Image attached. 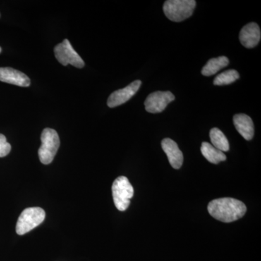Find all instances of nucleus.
Instances as JSON below:
<instances>
[{"label": "nucleus", "instance_id": "f03ea898", "mask_svg": "<svg viewBox=\"0 0 261 261\" xmlns=\"http://www.w3.org/2000/svg\"><path fill=\"white\" fill-rule=\"evenodd\" d=\"M195 7V0H168L163 5V12L171 21L181 22L192 16Z\"/></svg>", "mask_w": 261, "mask_h": 261}, {"label": "nucleus", "instance_id": "1a4fd4ad", "mask_svg": "<svg viewBox=\"0 0 261 261\" xmlns=\"http://www.w3.org/2000/svg\"><path fill=\"white\" fill-rule=\"evenodd\" d=\"M260 38V27L255 23H250L245 25L240 33V42L244 47L248 49L256 47Z\"/></svg>", "mask_w": 261, "mask_h": 261}, {"label": "nucleus", "instance_id": "2eb2a0df", "mask_svg": "<svg viewBox=\"0 0 261 261\" xmlns=\"http://www.w3.org/2000/svg\"><path fill=\"white\" fill-rule=\"evenodd\" d=\"M210 138L212 145L221 152H227L229 150V143L226 136L218 128H214L211 130Z\"/></svg>", "mask_w": 261, "mask_h": 261}, {"label": "nucleus", "instance_id": "9d476101", "mask_svg": "<svg viewBox=\"0 0 261 261\" xmlns=\"http://www.w3.org/2000/svg\"><path fill=\"white\" fill-rule=\"evenodd\" d=\"M0 81L22 87H28L31 85V80L28 75L8 67L0 68Z\"/></svg>", "mask_w": 261, "mask_h": 261}, {"label": "nucleus", "instance_id": "20e7f679", "mask_svg": "<svg viewBox=\"0 0 261 261\" xmlns=\"http://www.w3.org/2000/svg\"><path fill=\"white\" fill-rule=\"evenodd\" d=\"M112 192L116 208L120 211H126L134 196V188L128 178L125 176L117 178L113 184Z\"/></svg>", "mask_w": 261, "mask_h": 261}, {"label": "nucleus", "instance_id": "423d86ee", "mask_svg": "<svg viewBox=\"0 0 261 261\" xmlns=\"http://www.w3.org/2000/svg\"><path fill=\"white\" fill-rule=\"evenodd\" d=\"M54 51L56 59L64 66L70 64L75 68H82L85 65L83 59L73 49L68 39H64L63 42L56 45Z\"/></svg>", "mask_w": 261, "mask_h": 261}, {"label": "nucleus", "instance_id": "0eeeda50", "mask_svg": "<svg viewBox=\"0 0 261 261\" xmlns=\"http://www.w3.org/2000/svg\"><path fill=\"white\" fill-rule=\"evenodd\" d=\"M175 99V96L169 91L161 92L158 91L149 94L145 99L146 111L150 113L163 112L170 102Z\"/></svg>", "mask_w": 261, "mask_h": 261}, {"label": "nucleus", "instance_id": "9b49d317", "mask_svg": "<svg viewBox=\"0 0 261 261\" xmlns=\"http://www.w3.org/2000/svg\"><path fill=\"white\" fill-rule=\"evenodd\" d=\"M161 146L171 166L175 169H179L183 164L184 156L177 144L171 139L166 138L161 142Z\"/></svg>", "mask_w": 261, "mask_h": 261}, {"label": "nucleus", "instance_id": "ddd939ff", "mask_svg": "<svg viewBox=\"0 0 261 261\" xmlns=\"http://www.w3.org/2000/svg\"><path fill=\"white\" fill-rule=\"evenodd\" d=\"M201 152L207 161L214 164H218L226 160V154L224 152L216 149L208 142H202L201 146Z\"/></svg>", "mask_w": 261, "mask_h": 261}, {"label": "nucleus", "instance_id": "f257e3e1", "mask_svg": "<svg viewBox=\"0 0 261 261\" xmlns=\"http://www.w3.org/2000/svg\"><path fill=\"white\" fill-rule=\"evenodd\" d=\"M207 211L214 219L224 223H231L243 218L247 207L241 201L224 197L211 201L207 206Z\"/></svg>", "mask_w": 261, "mask_h": 261}, {"label": "nucleus", "instance_id": "a211bd4d", "mask_svg": "<svg viewBox=\"0 0 261 261\" xmlns=\"http://www.w3.org/2000/svg\"><path fill=\"white\" fill-rule=\"evenodd\" d=\"M1 51H2V48L0 47V53H1Z\"/></svg>", "mask_w": 261, "mask_h": 261}, {"label": "nucleus", "instance_id": "39448f33", "mask_svg": "<svg viewBox=\"0 0 261 261\" xmlns=\"http://www.w3.org/2000/svg\"><path fill=\"white\" fill-rule=\"evenodd\" d=\"M45 211L39 207H28L19 216L16 224V232L23 235L42 224L45 219Z\"/></svg>", "mask_w": 261, "mask_h": 261}, {"label": "nucleus", "instance_id": "f8f14e48", "mask_svg": "<svg viewBox=\"0 0 261 261\" xmlns=\"http://www.w3.org/2000/svg\"><path fill=\"white\" fill-rule=\"evenodd\" d=\"M233 124L239 133L245 140H251L254 137V124L250 116L243 113L235 115Z\"/></svg>", "mask_w": 261, "mask_h": 261}, {"label": "nucleus", "instance_id": "6e6552de", "mask_svg": "<svg viewBox=\"0 0 261 261\" xmlns=\"http://www.w3.org/2000/svg\"><path fill=\"white\" fill-rule=\"evenodd\" d=\"M141 85H142V82L140 80H137L130 83L125 88L115 91L108 97L107 102L108 107L116 108L117 106L126 103L138 92Z\"/></svg>", "mask_w": 261, "mask_h": 261}, {"label": "nucleus", "instance_id": "f3484780", "mask_svg": "<svg viewBox=\"0 0 261 261\" xmlns=\"http://www.w3.org/2000/svg\"><path fill=\"white\" fill-rule=\"evenodd\" d=\"M10 150H11V145L7 142L5 135L0 134V158L8 155Z\"/></svg>", "mask_w": 261, "mask_h": 261}, {"label": "nucleus", "instance_id": "4468645a", "mask_svg": "<svg viewBox=\"0 0 261 261\" xmlns=\"http://www.w3.org/2000/svg\"><path fill=\"white\" fill-rule=\"evenodd\" d=\"M228 63H229V61L225 56L212 58V59L209 60L207 64L202 68V74L205 76H211V75L216 74L220 70L227 66Z\"/></svg>", "mask_w": 261, "mask_h": 261}, {"label": "nucleus", "instance_id": "7ed1b4c3", "mask_svg": "<svg viewBox=\"0 0 261 261\" xmlns=\"http://www.w3.org/2000/svg\"><path fill=\"white\" fill-rule=\"evenodd\" d=\"M41 141L42 145L38 151L39 160L43 164L48 165L53 162L59 149L61 145L59 136L56 130L44 128L41 136Z\"/></svg>", "mask_w": 261, "mask_h": 261}, {"label": "nucleus", "instance_id": "dca6fc26", "mask_svg": "<svg viewBox=\"0 0 261 261\" xmlns=\"http://www.w3.org/2000/svg\"><path fill=\"white\" fill-rule=\"evenodd\" d=\"M240 74L237 70H228L220 73L215 78L214 84L216 86L228 85L239 80Z\"/></svg>", "mask_w": 261, "mask_h": 261}]
</instances>
